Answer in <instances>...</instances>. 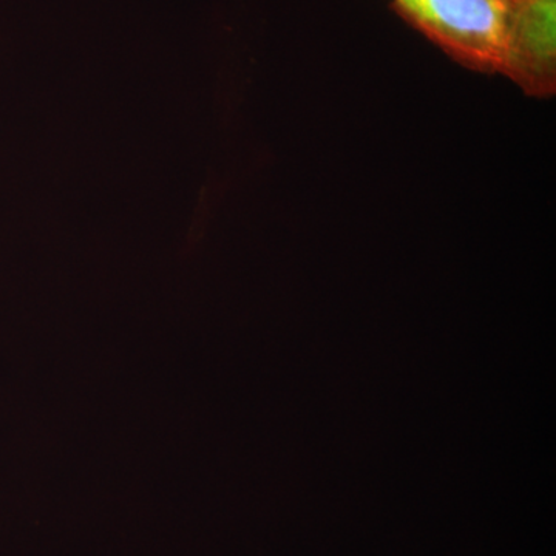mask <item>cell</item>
<instances>
[{
    "label": "cell",
    "instance_id": "cell-2",
    "mask_svg": "<svg viewBox=\"0 0 556 556\" xmlns=\"http://www.w3.org/2000/svg\"><path fill=\"white\" fill-rule=\"evenodd\" d=\"M500 75L529 98L556 93V0H507Z\"/></svg>",
    "mask_w": 556,
    "mask_h": 556
},
{
    "label": "cell",
    "instance_id": "cell-1",
    "mask_svg": "<svg viewBox=\"0 0 556 556\" xmlns=\"http://www.w3.org/2000/svg\"><path fill=\"white\" fill-rule=\"evenodd\" d=\"M391 9L450 60L500 75L507 0H391Z\"/></svg>",
    "mask_w": 556,
    "mask_h": 556
}]
</instances>
